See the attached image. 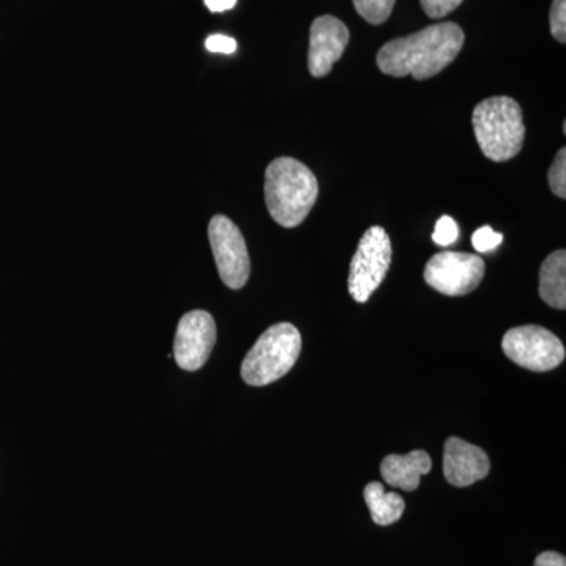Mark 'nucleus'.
I'll list each match as a JSON object with an SVG mask.
<instances>
[{"label":"nucleus","mask_w":566,"mask_h":566,"mask_svg":"<svg viewBox=\"0 0 566 566\" xmlns=\"http://www.w3.org/2000/svg\"><path fill=\"white\" fill-rule=\"evenodd\" d=\"M463 44V29L455 22H441L389 41L379 50L376 62L387 76L427 81L455 61Z\"/></svg>","instance_id":"f257e3e1"},{"label":"nucleus","mask_w":566,"mask_h":566,"mask_svg":"<svg viewBox=\"0 0 566 566\" xmlns=\"http://www.w3.org/2000/svg\"><path fill=\"white\" fill-rule=\"evenodd\" d=\"M314 172L294 158L274 159L264 174V200L271 218L285 229L301 226L318 200Z\"/></svg>","instance_id":"f03ea898"},{"label":"nucleus","mask_w":566,"mask_h":566,"mask_svg":"<svg viewBox=\"0 0 566 566\" xmlns=\"http://www.w3.org/2000/svg\"><path fill=\"white\" fill-rule=\"evenodd\" d=\"M472 126L480 150L491 161H510L523 150L526 137L523 109L510 96H491L476 104Z\"/></svg>","instance_id":"7ed1b4c3"},{"label":"nucleus","mask_w":566,"mask_h":566,"mask_svg":"<svg viewBox=\"0 0 566 566\" xmlns=\"http://www.w3.org/2000/svg\"><path fill=\"white\" fill-rule=\"evenodd\" d=\"M303 338L290 323L268 327L241 365L245 385L262 387L283 378L300 359Z\"/></svg>","instance_id":"20e7f679"},{"label":"nucleus","mask_w":566,"mask_h":566,"mask_svg":"<svg viewBox=\"0 0 566 566\" xmlns=\"http://www.w3.org/2000/svg\"><path fill=\"white\" fill-rule=\"evenodd\" d=\"M392 263V243L382 227H370L360 238L349 266L348 290L356 303H367L385 282Z\"/></svg>","instance_id":"39448f33"},{"label":"nucleus","mask_w":566,"mask_h":566,"mask_svg":"<svg viewBox=\"0 0 566 566\" xmlns=\"http://www.w3.org/2000/svg\"><path fill=\"white\" fill-rule=\"evenodd\" d=\"M502 349L510 360L538 374L554 370L565 360V346L560 338L535 324L510 329L502 338Z\"/></svg>","instance_id":"423d86ee"},{"label":"nucleus","mask_w":566,"mask_h":566,"mask_svg":"<svg viewBox=\"0 0 566 566\" xmlns=\"http://www.w3.org/2000/svg\"><path fill=\"white\" fill-rule=\"evenodd\" d=\"M208 238L222 282L232 290L243 289L251 275V259L241 230L227 216L216 214Z\"/></svg>","instance_id":"0eeeda50"},{"label":"nucleus","mask_w":566,"mask_h":566,"mask_svg":"<svg viewBox=\"0 0 566 566\" xmlns=\"http://www.w3.org/2000/svg\"><path fill=\"white\" fill-rule=\"evenodd\" d=\"M485 262L474 253L439 252L424 266V282L446 296H464L479 289Z\"/></svg>","instance_id":"6e6552de"},{"label":"nucleus","mask_w":566,"mask_h":566,"mask_svg":"<svg viewBox=\"0 0 566 566\" xmlns=\"http://www.w3.org/2000/svg\"><path fill=\"white\" fill-rule=\"evenodd\" d=\"M216 323L208 312H188L178 323L174 342V357L186 371L202 368L216 345Z\"/></svg>","instance_id":"1a4fd4ad"},{"label":"nucleus","mask_w":566,"mask_h":566,"mask_svg":"<svg viewBox=\"0 0 566 566\" xmlns=\"http://www.w3.org/2000/svg\"><path fill=\"white\" fill-rule=\"evenodd\" d=\"M349 43L348 28L338 18H316L311 29L308 71L314 77H326L334 63L340 61Z\"/></svg>","instance_id":"9d476101"},{"label":"nucleus","mask_w":566,"mask_h":566,"mask_svg":"<svg viewBox=\"0 0 566 566\" xmlns=\"http://www.w3.org/2000/svg\"><path fill=\"white\" fill-rule=\"evenodd\" d=\"M444 476L450 485L465 488L485 479L491 463L485 450L460 438H449L444 446Z\"/></svg>","instance_id":"9b49d317"},{"label":"nucleus","mask_w":566,"mask_h":566,"mask_svg":"<svg viewBox=\"0 0 566 566\" xmlns=\"http://www.w3.org/2000/svg\"><path fill=\"white\" fill-rule=\"evenodd\" d=\"M433 468L431 458L424 450H415L408 455H389L382 460L381 475L390 486L403 491H416L422 475Z\"/></svg>","instance_id":"f8f14e48"},{"label":"nucleus","mask_w":566,"mask_h":566,"mask_svg":"<svg viewBox=\"0 0 566 566\" xmlns=\"http://www.w3.org/2000/svg\"><path fill=\"white\" fill-rule=\"evenodd\" d=\"M539 296L549 307L566 308V252L564 249L551 253L539 270Z\"/></svg>","instance_id":"ddd939ff"},{"label":"nucleus","mask_w":566,"mask_h":566,"mask_svg":"<svg viewBox=\"0 0 566 566\" xmlns=\"http://www.w3.org/2000/svg\"><path fill=\"white\" fill-rule=\"evenodd\" d=\"M365 504L370 510L371 520L378 526H390L403 516L405 499L397 493H387L385 485L371 482L364 490Z\"/></svg>","instance_id":"4468645a"},{"label":"nucleus","mask_w":566,"mask_h":566,"mask_svg":"<svg viewBox=\"0 0 566 566\" xmlns=\"http://www.w3.org/2000/svg\"><path fill=\"white\" fill-rule=\"evenodd\" d=\"M357 13L368 24L379 25L389 20L392 14L395 0H353Z\"/></svg>","instance_id":"2eb2a0df"},{"label":"nucleus","mask_w":566,"mask_h":566,"mask_svg":"<svg viewBox=\"0 0 566 566\" xmlns=\"http://www.w3.org/2000/svg\"><path fill=\"white\" fill-rule=\"evenodd\" d=\"M547 181L553 193L560 199H566V148L562 147L554 158L553 166L547 172Z\"/></svg>","instance_id":"dca6fc26"},{"label":"nucleus","mask_w":566,"mask_h":566,"mask_svg":"<svg viewBox=\"0 0 566 566\" xmlns=\"http://www.w3.org/2000/svg\"><path fill=\"white\" fill-rule=\"evenodd\" d=\"M458 237H460V229H458L455 219L450 218V216H442L438 223H436L433 233L434 243L447 248V245L457 243Z\"/></svg>","instance_id":"f3484780"},{"label":"nucleus","mask_w":566,"mask_h":566,"mask_svg":"<svg viewBox=\"0 0 566 566\" xmlns=\"http://www.w3.org/2000/svg\"><path fill=\"white\" fill-rule=\"evenodd\" d=\"M502 241H504V234L495 233L490 226L482 227L472 234V245H474L476 252H491L499 248Z\"/></svg>","instance_id":"a211bd4d"},{"label":"nucleus","mask_w":566,"mask_h":566,"mask_svg":"<svg viewBox=\"0 0 566 566\" xmlns=\"http://www.w3.org/2000/svg\"><path fill=\"white\" fill-rule=\"evenodd\" d=\"M551 33L554 39L565 43L566 41V0H554L551 6Z\"/></svg>","instance_id":"6ab92c4d"},{"label":"nucleus","mask_w":566,"mask_h":566,"mask_svg":"<svg viewBox=\"0 0 566 566\" xmlns=\"http://www.w3.org/2000/svg\"><path fill=\"white\" fill-rule=\"evenodd\" d=\"M463 0H420V6L431 20H442L455 11Z\"/></svg>","instance_id":"aec40b11"},{"label":"nucleus","mask_w":566,"mask_h":566,"mask_svg":"<svg viewBox=\"0 0 566 566\" xmlns=\"http://www.w3.org/2000/svg\"><path fill=\"white\" fill-rule=\"evenodd\" d=\"M207 50L210 52H219V54H233L237 51V41L232 36L227 35H211L208 36L205 43Z\"/></svg>","instance_id":"412c9836"},{"label":"nucleus","mask_w":566,"mask_h":566,"mask_svg":"<svg viewBox=\"0 0 566 566\" xmlns=\"http://www.w3.org/2000/svg\"><path fill=\"white\" fill-rule=\"evenodd\" d=\"M534 566H566V558L562 554L547 551L535 558Z\"/></svg>","instance_id":"4be33fe9"},{"label":"nucleus","mask_w":566,"mask_h":566,"mask_svg":"<svg viewBox=\"0 0 566 566\" xmlns=\"http://www.w3.org/2000/svg\"><path fill=\"white\" fill-rule=\"evenodd\" d=\"M205 6L212 13H221V11L232 10L237 6V0H205Z\"/></svg>","instance_id":"5701e85b"}]
</instances>
